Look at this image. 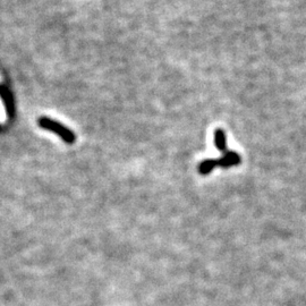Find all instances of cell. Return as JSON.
<instances>
[{"instance_id": "obj_1", "label": "cell", "mask_w": 306, "mask_h": 306, "mask_svg": "<svg viewBox=\"0 0 306 306\" xmlns=\"http://www.w3.org/2000/svg\"><path fill=\"white\" fill-rule=\"evenodd\" d=\"M38 125L41 128L57 134L66 144H74L76 142V135L72 129L50 117H40Z\"/></svg>"}, {"instance_id": "obj_2", "label": "cell", "mask_w": 306, "mask_h": 306, "mask_svg": "<svg viewBox=\"0 0 306 306\" xmlns=\"http://www.w3.org/2000/svg\"><path fill=\"white\" fill-rule=\"evenodd\" d=\"M0 92H2V98H3V101H4V104H5V108H6V110H7L8 117L9 118H14V116H15V100H14L12 90H10V88L7 85L6 83H3Z\"/></svg>"}, {"instance_id": "obj_3", "label": "cell", "mask_w": 306, "mask_h": 306, "mask_svg": "<svg viewBox=\"0 0 306 306\" xmlns=\"http://www.w3.org/2000/svg\"><path fill=\"white\" fill-rule=\"evenodd\" d=\"M242 162V158L237 152L228 151L223 155V157L218 159V166L221 168H230L233 166H238Z\"/></svg>"}, {"instance_id": "obj_4", "label": "cell", "mask_w": 306, "mask_h": 306, "mask_svg": "<svg viewBox=\"0 0 306 306\" xmlns=\"http://www.w3.org/2000/svg\"><path fill=\"white\" fill-rule=\"evenodd\" d=\"M214 145L220 152H228V150H227L228 149L227 147V136L223 128H217L214 130Z\"/></svg>"}, {"instance_id": "obj_5", "label": "cell", "mask_w": 306, "mask_h": 306, "mask_svg": "<svg viewBox=\"0 0 306 306\" xmlns=\"http://www.w3.org/2000/svg\"><path fill=\"white\" fill-rule=\"evenodd\" d=\"M217 167H219L218 159H207L200 163L198 170L200 173H201V175L205 176V175H209L210 172H212L214 168H217Z\"/></svg>"}]
</instances>
